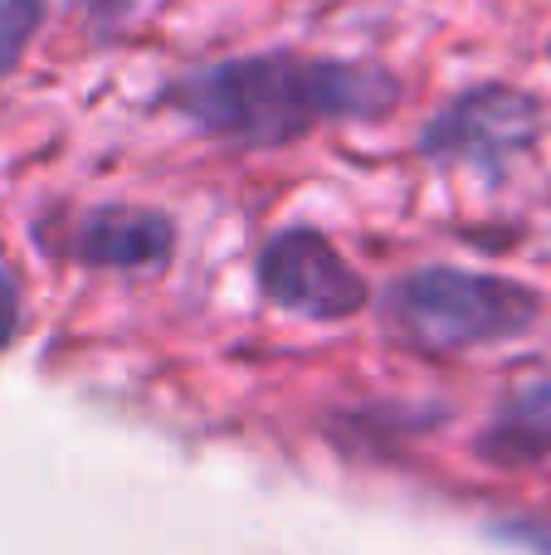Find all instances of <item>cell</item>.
I'll return each mask as SVG.
<instances>
[{
	"label": "cell",
	"mask_w": 551,
	"mask_h": 555,
	"mask_svg": "<svg viewBox=\"0 0 551 555\" xmlns=\"http://www.w3.org/2000/svg\"><path fill=\"white\" fill-rule=\"evenodd\" d=\"M542 137V107L533 93L508 83H484L474 93H459L420 137V152L445 166H484L503 171L513 156Z\"/></svg>",
	"instance_id": "3957f363"
},
{
	"label": "cell",
	"mask_w": 551,
	"mask_h": 555,
	"mask_svg": "<svg viewBox=\"0 0 551 555\" xmlns=\"http://www.w3.org/2000/svg\"><path fill=\"white\" fill-rule=\"evenodd\" d=\"M15 326H20V302H15V287L0 278V351L10 346V336H15Z\"/></svg>",
	"instance_id": "ba28073f"
},
{
	"label": "cell",
	"mask_w": 551,
	"mask_h": 555,
	"mask_svg": "<svg viewBox=\"0 0 551 555\" xmlns=\"http://www.w3.org/2000/svg\"><path fill=\"white\" fill-rule=\"evenodd\" d=\"M259 293L308 322H342L367 307V283L318 230H283L259 254Z\"/></svg>",
	"instance_id": "277c9868"
},
{
	"label": "cell",
	"mask_w": 551,
	"mask_h": 555,
	"mask_svg": "<svg viewBox=\"0 0 551 555\" xmlns=\"http://www.w3.org/2000/svg\"><path fill=\"white\" fill-rule=\"evenodd\" d=\"M386 332L425 356H459L478 346L517 341L537 326L542 297L527 283L474 269H415L381 297Z\"/></svg>",
	"instance_id": "7a4b0ae2"
},
{
	"label": "cell",
	"mask_w": 551,
	"mask_h": 555,
	"mask_svg": "<svg viewBox=\"0 0 551 555\" xmlns=\"http://www.w3.org/2000/svg\"><path fill=\"white\" fill-rule=\"evenodd\" d=\"M478 449L494 463H537L551 453V375L517 385L488 420Z\"/></svg>",
	"instance_id": "8992f818"
},
{
	"label": "cell",
	"mask_w": 551,
	"mask_h": 555,
	"mask_svg": "<svg viewBox=\"0 0 551 555\" xmlns=\"http://www.w3.org/2000/svg\"><path fill=\"white\" fill-rule=\"evenodd\" d=\"M39 20H44V0H0V74L20 59Z\"/></svg>",
	"instance_id": "52a82bcc"
},
{
	"label": "cell",
	"mask_w": 551,
	"mask_h": 555,
	"mask_svg": "<svg viewBox=\"0 0 551 555\" xmlns=\"http://www.w3.org/2000/svg\"><path fill=\"white\" fill-rule=\"evenodd\" d=\"M74 259L88 269H113V273H156L166 269L176 249V230L162 210H142V205H103L88 210L74 230Z\"/></svg>",
	"instance_id": "5b68a950"
},
{
	"label": "cell",
	"mask_w": 551,
	"mask_h": 555,
	"mask_svg": "<svg viewBox=\"0 0 551 555\" xmlns=\"http://www.w3.org/2000/svg\"><path fill=\"white\" fill-rule=\"evenodd\" d=\"M171 103L191 127L234 146H283L328 122H367L400 103L396 74L357 59L244 54L176 78Z\"/></svg>",
	"instance_id": "6da1fadb"
}]
</instances>
